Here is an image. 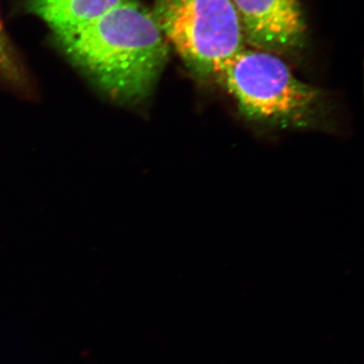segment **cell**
<instances>
[{
  "label": "cell",
  "instance_id": "7a4b0ae2",
  "mask_svg": "<svg viewBox=\"0 0 364 364\" xmlns=\"http://www.w3.org/2000/svg\"><path fill=\"white\" fill-rule=\"evenodd\" d=\"M217 80L250 121L304 129L324 116L321 90L296 77L273 53L244 48L228 62Z\"/></svg>",
  "mask_w": 364,
  "mask_h": 364
},
{
  "label": "cell",
  "instance_id": "6da1fadb",
  "mask_svg": "<svg viewBox=\"0 0 364 364\" xmlns=\"http://www.w3.org/2000/svg\"><path fill=\"white\" fill-rule=\"evenodd\" d=\"M52 41L98 90L124 105H138L151 97L170 49L154 14L136 0L52 32Z\"/></svg>",
  "mask_w": 364,
  "mask_h": 364
},
{
  "label": "cell",
  "instance_id": "3957f363",
  "mask_svg": "<svg viewBox=\"0 0 364 364\" xmlns=\"http://www.w3.org/2000/svg\"><path fill=\"white\" fill-rule=\"evenodd\" d=\"M152 13L169 47L202 80L218 79L244 49L232 0H155Z\"/></svg>",
  "mask_w": 364,
  "mask_h": 364
},
{
  "label": "cell",
  "instance_id": "5b68a950",
  "mask_svg": "<svg viewBox=\"0 0 364 364\" xmlns=\"http://www.w3.org/2000/svg\"><path fill=\"white\" fill-rule=\"evenodd\" d=\"M127 0H23L28 13L35 14L52 32L81 25Z\"/></svg>",
  "mask_w": 364,
  "mask_h": 364
},
{
  "label": "cell",
  "instance_id": "8992f818",
  "mask_svg": "<svg viewBox=\"0 0 364 364\" xmlns=\"http://www.w3.org/2000/svg\"><path fill=\"white\" fill-rule=\"evenodd\" d=\"M0 80L9 85L23 87L28 83L26 71L23 70L13 43L2 25L0 18Z\"/></svg>",
  "mask_w": 364,
  "mask_h": 364
},
{
  "label": "cell",
  "instance_id": "277c9868",
  "mask_svg": "<svg viewBox=\"0 0 364 364\" xmlns=\"http://www.w3.org/2000/svg\"><path fill=\"white\" fill-rule=\"evenodd\" d=\"M244 40L254 49L280 54L296 49L306 33L299 0H232Z\"/></svg>",
  "mask_w": 364,
  "mask_h": 364
}]
</instances>
